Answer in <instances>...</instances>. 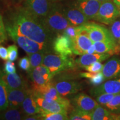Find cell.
Instances as JSON below:
<instances>
[{"instance_id":"35","label":"cell","mask_w":120,"mask_h":120,"mask_svg":"<svg viewBox=\"0 0 120 120\" xmlns=\"http://www.w3.org/2000/svg\"><path fill=\"white\" fill-rule=\"evenodd\" d=\"M103 65L101 64V62H95L89 66L84 67L86 71L90 72L96 73L98 72H101L102 70Z\"/></svg>"},{"instance_id":"1","label":"cell","mask_w":120,"mask_h":120,"mask_svg":"<svg viewBox=\"0 0 120 120\" xmlns=\"http://www.w3.org/2000/svg\"><path fill=\"white\" fill-rule=\"evenodd\" d=\"M7 25L20 34L39 43L52 45L56 35L45 27L40 19L25 7L15 10L10 16Z\"/></svg>"},{"instance_id":"19","label":"cell","mask_w":120,"mask_h":120,"mask_svg":"<svg viewBox=\"0 0 120 120\" xmlns=\"http://www.w3.org/2000/svg\"><path fill=\"white\" fill-rule=\"evenodd\" d=\"M30 89L29 88L19 89H10L7 88L8 107L15 109L21 107L22 103L27 95Z\"/></svg>"},{"instance_id":"30","label":"cell","mask_w":120,"mask_h":120,"mask_svg":"<svg viewBox=\"0 0 120 120\" xmlns=\"http://www.w3.org/2000/svg\"><path fill=\"white\" fill-rule=\"evenodd\" d=\"M69 120H91V115L89 112L73 109L70 116Z\"/></svg>"},{"instance_id":"13","label":"cell","mask_w":120,"mask_h":120,"mask_svg":"<svg viewBox=\"0 0 120 120\" xmlns=\"http://www.w3.org/2000/svg\"><path fill=\"white\" fill-rule=\"evenodd\" d=\"M90 92L94 97L102 94H120V77L110 79L98 86H94L90 90Z\"/></svg>"},{"instance_id":"24","label":"cell","mask_w":120,"mask_h":120,"mask_svg":"<svg viewBox=\"0 0 120 120\" xmlns=\"http://www.w3.org/2000/svg\"><path fill=\"white\" fill-rule=\"evenodd\" d=\"M7 108L5 110L1 111L0 113V119L5 120H23L25 114L23 111L19 109L15 108Z\"/></svg>"},{"instance_id":"44","label":"cell","mask_w":120,"mask_h":120,"mask_svg":"<svg viewBox=\"0 0 120 120\" xmlns=\"http://www.w3.org/2000/svg\"><path fill=\"white\" fill-rule=\"evenodd\" d=\"M117 120H120V115L117 114Z\"/></svg>"},{"instance_id":"40","label":"cell","mask_w":120,"mask_h":120,"mask_svg":"<svg viewBox=\"0 0 120 120\" xmlns=\"http://www.w3.org/2000/svg\"><path fill=\"white\" fill-rule=\"evenodd\" d=\"M96 53V51H95V48H94V43H93V44L91 45V46H90L89 49H88L87 52V53L92 54V53Z\"/></svg>"},{"instance_id":"29","label":"cell","mask_w":120,"mask_h":120,"mask_svg":"<svg viewBox=\"0 0 120 120\" xmlns=\"http://www.w3.org/2000/svg\"><path fill=\"white\" fill-rule=\"evenodd\" d=\"M109 31L114 41L120 46V19H116L110 24Z\"/></svg>"},{"instance_id":"27","label":"cell","mask_w":120,"mask_h":120,"mask_svg":"<svg viewBox=\"0 0 120 120\" xmlns=\"http://www.w3.org/2000/svg\"><path fill=\"white\" fill-rule=\"evenodd\" d=\"M40 120H68V114L64 113H54L41 110L39 113Z\"/></svg>"},{"instance_id":"41","label":"cell","mask_w":120,"mask_h":120,"mask_svg":"<svg viewBox=\"0 0 120 120\" xmlns=\"http://www.w3.org/2000/svg\"><path fill=\"white\" fill-rule=\"evenodd\" d=\"M113 2L115 3L118 7H120V0H113Z\"/></svg>"},{"instance_id":"36","label":"cell","mask_w":120,"mask_h":120,"mask_svg":"<svg viewBox=\"0 0 120 120\" xmlns=\"http://www.w3.org/2000/svg\"><path fill=\"white\" fill-rule=\"evenodd\" d=\"M8 53V60L11 61H16L18 58V48L15 45H10L7 48Z\"/></svg>"},{"instance_id":"10","label":"cell","mask_w":120,"mask_h":120,"mask_svg":"<svg viewBox=\"0 0 120 120\" xmlns=\"http://www.w3.org/2000/svg\"><path fill=\"white\" fill-rule=\"evenodd\" d=\"M28 77L32 81V86H38L51 81L53 77L49 69L43 64L39 66L28 72Z\"/></svg>"},{"instance_id":"34","label":"cell","mask_w":120,"mask_h":120,"mask_svg":"<svg viewBox=\"0 0 120 120\" xmlns=\"http://www.w3.org/2000/svg\"><path fill=\"white\" fill-rule=\"evenodd\" d=\"M7 40V33L6 29L2 15L0 14V45L4 43Z\"/></svg>"},{"instance_id":"46","label":"cell","mask_w":120,"mask_h":120,"mask_svg":"<svg viewBox=\"0 0 120 120\" xmlns=\"http://www.w3.org/2000/svg\"><path fill=\"white\" fill-rule=\"evenodd\" d=\"M119 8H120V7H119Z\"/></svg>"},{"instance_id":"42","label":"cell","mask_w":120,"mask_h":120,"mask_svg":"<svg viewBox=\"0 0 120 120\" xmlns=\"http://www.w3.org/2000/svg\"><path fill=\"white\" fill-rule=\"evenodd\" d=\"M96 1H98V2L103 3V2H106V1H109V0H96Z\"/></svg>"},{"instance_id":"16","label":"cell","mask_w":120,"mask_h":120,"mask_svg":"<svg viewBox=\"0 0 120 120\" xmlns=\"http://www.w3.org/2000/svg\"><path fill=\"white\" fill-rule=\"evenodd\" d=\"M52 83H53L59 94L62 97H66L77 94L82 88L81 84L73 79L52 82Z\"/></svg>"},{"instance_id":"15","label":"cell","mask_w":120,"mask_h":120,"mask_svg":"<svg viewBox=\"0 0 120 120\" xmlns=\"http://www.w3.org/2000/svg\"><path fill=\"white\" fill-rule=\"evenodd\" d=\"M32 90L34 94L47 100L62 101L64 98L59 94L52 81L41 86H32Z\"/></svg>"},{"instance_id":"25","label":"cell","mask_w":120,"mask_h":120,"mask_svg":"<svg viewBox=\"0 0 120 120\" xmlns=\"http://www.w3.org/2000/svg\"><path fill=\"white\" fill-rule=\"evenodd\" d=\"M80 77L86 78L89 79L90 82L94 86H97L102 83L105 80L102 71L96 73H92L88 72H82L79 74Z\"/></svg>"},{"instance_id":"17","label":"cell","mask_w":120,"mask_h":120,"mask_svg":"<svg viewBox=\"0 0 120 120\" xmlns=\"http://www.w3.org/2000/svg\"><path fill=\"white\" fill-rule=\"evenodd\" d=\"M63 12L71 26H81L88 22V19L86 16L73 6L63 7Z\"/></svg>"},{"instance_id":"23","label":"cell","mask_w":120,"mask_h":120,"mask_svg":"<svg viewBox=\"0 0 120 120\" xmlns=\"http://www.w3.org/2000/svg\"><path fill=\"white\" fill-rule=\"evenodd\" d=\"M92 120H117V114L99 105L91 113Z\"/></svg>"},{"instance_id":"37","label":"cell","mask_w":120,"mask_h":120,"mask_svg":"<svg viewBox=\"0 0 120 120\" xmlns=\"http://www.w3.org/2000/svg\"><path fill=\"white\" fill-rule=\"evenodd\" d=\"M18 64H19V68L21 70L26 71L27 72L30 71L31 64H30V61L28 56H25L20 58L19 60Z\"/></svg>"},{"instance_id":"31","label":"cell","mask_w":120,"mask_h":120,"mask_svg":"<svg viewBox=\"0 0 120 120\" xmlns=\"http://www.w3.org/2000/svg\"><path fill=\"white\" fill-rule=\"evenodd\" d=\"M103 106L113 113L116 112L120 108V94H115L113 98L109 103Z\"/></svg>"},{"instance_id":"6","label":"cell","mask_w":120,"mask_h":120,"mask_svg":"<svg viewBox=\"0 0 120 120\" xmlns=\"http://www.w3.org/2000/svg\"><path fill=\"white\" fill-rule=\"evenodd\" d=\"M81 26L93 42L103 41L118 45L112 38L109 30L102 25L94 22H87Z\"/></svg>"},{"instance_id":"38","label":"cell","mask_w":120,"mask_h":120,"mask_svg":"<svg viewBox=\"0 0 120 120\" xmlns=\"http://www.w3.org/2000/svg\"><path fill=\"white\" fill-rule=\"evenodd\" d=\"M4 72L8 74L16 73V68L14 63L8 60H7L4 64Z\"/></svg>"},{"instance_id":"26","label":"cell","mask_w":120,"mask_h":120,"mask_svg":"<svg viewBox=\"0 0 120 120\" xmlns=\"http://www.w3.org/2000/svg\"><path fill=\"white\" fill-rule=\"evenodd\" d=\"M27 54V56L29 58L30 64H31L30 71L28 72L32 71V70L36 68L37 67L39 66L42 64L43 59H44L45 55H46L44 52H42Z\"/></svg>"},{"instance_id":"7","label":"cell","mask_w":120,"mask_h":120,"mask_svg":"<svg viewBox=\"0 0 120 120\" xmlns=\"http://www.w3.org/2000/svg\"><path fill=\"white\" fill-rule=\"evenodd\" d=\"M120 16V8L110 0L102 3L94 20L110 25Z\"/></svg>"},{"instance_id":"21","label":"cell","mask_w":120,"mask_h":120,"mask_svg":"<svg viewBox=\"0 0 120 120\" xmlns=\"http://www.w3.org/2000/svg\"><path fill=\"white\" fill-rule=\"evenodd\" d=\"M111 56L109 53H94L92 54L86 53L82 55L75 60L76 64L82 68L89 66L95 62H102L107 60Z\"/></svg>"},{"instance_id":"8","label":"cell","mask_w":120,"mask_h":120,"mask_svg":"<svg viewBox=\"0 0 120 120\" xmlns=\"http://www.w3.org/2000/svg\"><path fill=\"white\" fill-rule=\"evenodd\" d=\"M24 7L40 19L49 12L52 3L50 0H23Z\"/></svg>"},{"instance_id":"4","label":"cell","mask_w":120,"mask_h":120,"mask_svg":"<svg viewBox=\"0 0 120 120\" xmlns=\"http://www.w3.org/2000/svg\"><path fill=\"white\" fill-rule=\"evenodd\" d=\"M42 64L49 69L53 77L65 70L73 69L76 62L71 56L48 53L45 55Z\"/></svg>"},{"instance_id":"14","label":"cell","mask_w":120,"mask_h":120,"mask_svg":"<svg viewBox=\"0 0 120 120\" xmlns=\"http://www.w3.org/2000/svg\"><path fill=\"white\" fill-rule=\"evenodd\" d=\"M72 43L73 53L79 56L87 53L88 49L94 43L83 29L77 36L72 40Z\"/></svg>"},{"instance_id":"9","label":"cell","mask_w":120,"mask_h":120,"mask_svg":"<svg viewBox=\"0 0 120 120\" xmlns=\"http://www.w3.org/2000/svg\"><path fill=\"white\" fill-rule=\"evenodd\" d=\"M52 47L55 54L71 56L73 53L71 39L64 34H57L53 40Z\"/></svg>"},{"instance_id":"22","label":"cell","mask_w":120,"mask_h":120,"mask_svg":"<svg viewBox=\"0 0 120 120\" xmlns=\"http://www.w3.org/2000/svg\"><path fill=\"white\" fill-rule=\"evenodd\" d=\"M21 109L26 116L38 114L41 112V109L35 101L32 88H30L27 95L24 100Z\"/></svg>"},{"instance_id":"18","label":"cell","mask_w":120,"mask_h":120,"mask_svg":"<svg viewBox=\"0 0 120 120\" xmlns=\"http://www.w3.org/2000/svg\"><path fill=\"white\" fill-rule=\"evenodd\" d=\"M0 79L10 89L28 88L26 81L16 73L8 74L0 71Z\"/></svg>"},{"instance_id":"5","label":"cell","mask_w":120,"mask_h":120,"mask_svg":"<svg viewBox=\"0 0 120 120\" xmlns=\"http://www.w3.org/2000/svg\"><path fill=\"white\" fill-rule=\"evenodd\" d=\"M34 94L35 101L41 110L54 113L68 114L71 108V102L66 98L62 101H56L45 99L34 93Z\"/></svg>"},{"instance_id":"43","label":"cell","mask_w":120,"mask_h":120,"mask_svg":"<svg viewBox=\"0 0 120 120\" xmlns=\"http://www.w3.org/2000/svg\"><path fill=\"white\" fill-rule=\"evenodd\" d=\"M115 113H117V114H118V113H120V108L119 109H118L117 111L116 112H115Z\"/></svg>"},{"instance_id":"33","label":"cell","mask_w":120,"mask_h":120,"mask_svg":"<svg viewBox=\"0 0 120 120\" xmlns=\"http://www.w3.org/2000/svg\"><path fill=\"white\" fill-rule=\"evenodd\" d=\"M115 96V94H102L96 96V101L99 105L104 106L105 105L109 103Z\"/></svg>"},{"instance_id":"12","label":"cell","mask_w":120,"mask_h":120,"mask_svg":"<svg viewBox=\"0 0 120 120\" xmlns=\"http://www.w3.org/2000/svg\"><path fill=\"white\" fill-rule=\"evenodd\" d=\"M71 103L74 109L91 113L99 104L87 94L79 93L71 100Z\"/></svg>"},{"instance_id":"20","label":"cell","mask_w":120,"mask_h":120,"mask_svg":"<svg viewBox=\"0 0 120 120\" xmlns=\"http://www.w3.org/2000/svg\"><path fill=\"white\" fill-rule=\"evenodd\" d=\"M105 80L120 77V59L117 57H113L109 60L102 70Z\"/></svg>"},{"instance_id":"32","label":"cell","mask_w":120,"mask_h":120,"mask_svg":"<svg viewBox=\"0 0 120 120\" xmlns=\"http://www.w3.org/2000/svg\"><path fill=\"white\" fill-rule=\"evenodd\" d=\"M82 30V28L81 26H74L70 25V26H68L64 30V31L62 32V34L67 36L71 39V40H72L77 36L78 34H79V33L81 32Z\"/></svg>"},{"instance_id":"45","label":"cell","mask_w":120,"mask_h":120,"mask_svg":"<svg viewBox=\"0 0 120 120\" xmlns=\"http://www.w3.org/2000/svg\"><path fill=\"white\" fill-rule=\"evenodd\" d=\"M15 1H23V0H15Z\"/></svg>"},{"instance_id":"2","label":"cell","mask_w":120,"mask_h":120,"mask_svg":"<svg viewBox=\"0 0 120 120\" xmlns=\"http://www.w3.org/2000/svg\"><path fill=\"white\" fill-rule=\"evenodd\" d=\"M5 26L8 36L27 53L39 52L46 54L54 53L52 45L39 43L20 34L9 25L6 24Z\"/></svg>"},{"instance_id":"11","label":"cell","mask_w":120,"mask_h":120,"mask_svg":"<svg viewBox=\"0 0 120 120\" xmlns=\"http://www.w3.org/2000/svg\"><path fill=\"white\" fill-rule=\"evenodd\" d=\"M102 3L96 0H76L73 6L81 11L89 19H94Z\"/></svg>"},{"instance_id":"3","label":"cell","mask_w":120,"mask_h":120,"mask_svg":"<svg viewBox=\"0 0 120 120\" xmlns=\"http://www.w3.org/2000/svg\"><path fill=\"white\" fill-rule=\"evenodd\" d=\"M40 20L49 31L56 35L62 34L64 30L70 26L63 12L62 4L58 2L52 3L47 15Z\"/></svg>"},{"instance_id":"28","label":"cell","mask_w":120,"mask_h":120,"mask_svg":"<svg viewBox=\"0 0 120 120\" xmlns=\"http://www.w3.org/2000/svg\"><path fill=\"white\" fill-rule=\"evenodd\" d=\"M7 108H8L7 87L0 79V112Z\"/></svg>"},{"instance_id":"39","label":"cell","mask_w":120,"mask_h":120,"mask_svg":"<svg viewBox=\"0 0 120 120\" xmlns=\"http://www.w3.org/2000/svg\"><path fill=\"white\" fill-rule=\"evenodd\" d=\"M8 58V49L0 45V58L4 61H7Z\"/></svg>"}]
</instances>
